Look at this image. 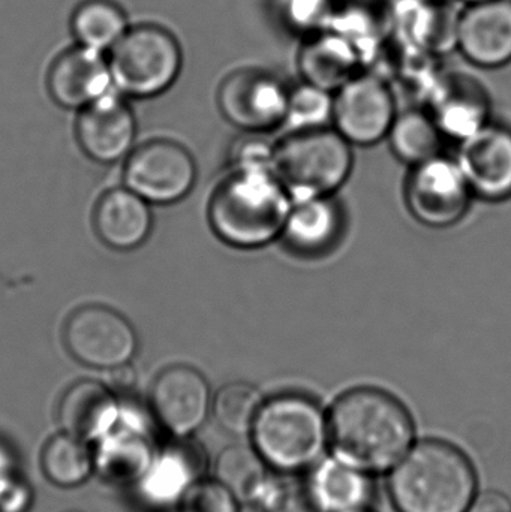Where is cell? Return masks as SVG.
<instances>
[{
  "label": "cell",
  "instance_id": "obj_32",
  "mask_svg": "<svg viewBox=\"0 0 511 512\" xmlns=\"http://www.w3.org/2000/svg\"><path fill=\"white\" fill-rule=\"evenodd\" d=\"M333 120V93L312 84L291 87L285 125L293 131L329 128Z\"/></svg>",
  "mask_w": 511,
  "mask_h": 512
},
{
  "label": "cell",
  "instance_id": "obj_10",
  "mask_svg": "<svg viewBox=\"0 0 511 512\" xmlns=\"http://www.w3.org/2000/svg\"><path fill=\"white\" fill-rule=\"evenodd\" d=\"M63 340L75 360L95 369L125 366L138 348L131 322L104 306L75 310L66 321Z\"/></svg>",
  "mask_w": 511,
  "mask_h": 512
},
{
  "label": "cell",
  "instance_id": "obj_7",
  "mask_svg": "<svg viewBox=\"0 0 511 512\" xmlns=\"http://www.w3.org/2000/svg\"><path fill=\"white\" fill-rule=\"evenodd\" d=\"M291 87L269 69L245 66L219 84L222 116L243 132H270L285 123Z\"/></svg>",
  "mask_w": 511,
  "mask_h": 512
},
{
  "label": "cell",
  "instance_id": "obj_6",
  "mask_svg": "<svg viewBox=\"0 0 511 512\" xmlns=\"http://www.w3.org/2000/svg\"><path fill=\"white\" fill-rule=\"evenodd\" d=\"M107 56L113 86L131 98L161 95L176 83L183 66L174 33L153 23L129 27Z\"/></svg>",
  "mask_w": 511,
  "mask_h": 512
},
{
  "label": "cell",
  "instance_id": "obj_28",
  "mask_svg": "<svg viewBox=\"0 0 511 512\" xmlns=\"http://www.w3.org/2000/svg\"><path fill=\"white\" fill-rule=\"evenodd\" d=\"M128 15L113 0H83L71 15L75 44L108 54L128 32Z\"/></svg>",
  "mask_w": 511,
  "mask_h": 512
},
{
  "label": "cell",
  "instance_id": "obj_26",
  "mask_svg": "<svg viewBox=\"0 0 511 512\" xmlns=\"http://www.w3.org/2000/svg\"><path fill=\"white\" fill-rule=\"evenodd\" d=\"M272 471L255 448L245 445L225 448L216 462V480L224 484L237 501L258 508L263 507L278 486L279 481Z\"/></svg>",
  "mask_w": 511,
  "mask_h": 512
},
{
  "label": "cell",
  "instance_id": "obj_17",
  "mask_svg": "<svg viewBox=\"0 0 511 512\" xmlns=\"http://www.w3.org/2000/svg\"><path fill=\"white\" fill-rule=\"evenodd\" d=\"M113 86L108 56L75 44L60 53L47 74L53 101L68 110H83L107 95Z\"/></svg>",
  "mask_w": 511,
  "mask_h": 512
},
{
  "label": "cell",
  "instance_id": "obj_39",
  "mask_svg": "<svg viewBox=\"0 0 511 512\" xmlns=\"http://www.w3.org/2000/svg\"><path fill=\"white\" fill-rule=\"evenodd\" d=\"M134 381V370H132L128 364L113 369V375H111V384H113V387L119 388V390H129V388H132V385H134Z\"/></svg>",
  "mask_w": 511,
  "mask_h": 512
},
{
  "label": "cell",
  "instance_id": "obj_19",
  "mask_svg": "<svg viewBox=\"0 0 511 512\" xmlns=\"http://www.w3.org/2000/svg\"><path fill=\"white\" fill-rule=\"evenodd\" d=\"M344 231V209L333 195H326L293 201L281 240L291 254L320 258L338 246Z\"/></svg>",
  "mask_w": 511,
  "mask_h": 512
},
{
  "label": "cell",
  "instance_id": "obj_11",
  "mask_svg": "<svg viewBox=\"0 0 511 512\" xmlns=\"http://www.w3.org/2000/svg\"><path fill=\"white\" fill-rule=\"evenodd\" d=\"M195 179L194 158L173 141H150L138 147L126 162L125 185L153 204L182 200L194 188Z\"/></svg>",
  "mask_w": 511,
  "mask_h": 512
},
{
  "label": "cell",
  "instance_id": "obj_9",
  "mask_svg": "<svg viewBox=\"0 0 511 512\" xmlns=\"http://www.w3.org/2000/svg\"><path fill=\"white\" fill-rule=\"evenodd\" d=\"M396 116L395 90L371 72L360 71L333 93V126L351 146L380 143Z\"/></svg>",
  "mask_w": 511,
  "mask_h": 512
},
{
  "label": "cell",
  "instance_id": "obj_4",
  "mask_svg": "<svg viewBox=\"0 0 511 512\" xmlns=\"http://www.w3.org/2000/svg\"><path fill=\"white\" fill-rule=\"evenodd\" d=\"M251 433L264 462L287 474L311 468L329 445L327 415L314 399L299 393L264 400Z\"/></svg>",
  "mask_w": 511,
  "mask_h": 512
},
{
  "label": "cell",
  "instance_id": "obj_16",
  "mask_svg": "<svg viewBox=\"0 0 511 512\" xmlns=\"http://www.w3.org/2000/svg\"><path fill=\"white\" fill-rule=\"evenodd\" d=\"M210 387L198 370L171 366L156 378L152 406L159 423L177 438L200 429L210 409Z\"/></svg>",
  "mask_w": 511,
  "mask_h": 512
},
{
  "label": "cell",
  "instance_id": "obj_33",
  "mask_svg": "<svg viewBox=\"0 0 511 512\" xmlns=\"http://www.w3.org/2000/svg\"><path fill=\"white\" fill-rule=\"evenodd\" d=\"M338 0H276V11L288 30L314 35L329 29Z\"/></svg>",
  "mask_w": 511,
  "mask_h": 512
},
{
  "label": "cell",
  "instance_id": "obj_41",
  "mask_svg": "<svg viewBox=\"0 0 511 512\" xmlns=\"http://www.w3.org/2000/svg\"><path fill=\"white\" fill-rule=\"evenodd\" d=\"M461 5H474V3L486 2V0H456Z\"/></svg>",
  "mask_w": 511,
  "mask_h": 512
},
{
  "label": "cell",
  "instance_id": "obj_43",
  "mask_svg": "<svg viewBox=\"0 0 511 512\" xmlns=\"http://www.w3.org/2000/svg\"><path fill=\"white\" fill-rule=\"evenodd\" d=\"M65 512H81V511H65Z\"/></svg>",
  "mask_w": 511,
  "mask_h": 512
},
{
  "label": "cell",
  "instance_id": "obj_3",
  "mask_svg": "<svg viewBox=\"0 0 511 512\" xmlns=\"http://www.w3.org/2000/svg\"><path fill=\"white\" fill-rule=\"evenodd\" d=\"M389 490L398 512H468L477 495V477L459 448L423 441L393 468Z\"/></svg>",
  "mask_w": 511,
  "mask_h": 512
},
{
  "label": "cell",
  "instance_id": "obj_21",
  "mask_svg": "<svg viewBox=\"0 0 511 512\" xmlns=\"http://www.w3.org/2000/svg\"><path fill=\"white\" fill-rule=\"evenodd\" d=\"M57 414L62 432L84 442L104 438L120 420L113 391L95 381L71 385L60 400Z\"/></svg>",
  "mask_w": 511,
  "mask_h": 512
},
{
  "label": "cell",
  "instance_id": "obj_27",
  "mask_svg": "<svg viewBox=\"0 0 511 512\" xmlns=\"http://www.w3.org/2000/svg\"><path fill=\"white\" fill-rule=\"evenodd\" d=\"M308 484L321 512L365 510L372 499L369 475L335 457L318 463Z\"/></svg>",
  "mask_w": 511,
  "mask_h": 512
},
{
  "label": "cell",
  "instance_id": "obj_35",
  "mask_svg": "<svg viewBox=\"0 0 511 512\" xmlns=\"http://www.w3.org/2000/svg\"><path fill=\"white\" fill-rule=\"evenodd\" d=\"M182 512H239V501L216 481H197L183 496Z\"/></svg>",
  "mask_w": 511,
  "mask_h": 512
},
{
  "label": "cell",
  "instance_id": "obj_15",
  "mask_svg": "<svg viewBox=\"0 0 511 512\" xmlns=\"http://www.w3.org/2000/svg\"><path fill=\"white\" fill-rule=\"evenodd\" d=\"M456 0H389L392 38L405 48L443 54L456 50Z\"/></svg>",
  "mask_w": 511,
  "mask_h": 512
},
{
  "label": "cell",
  "instance_id": "obj_38",
  "mask_svg": "<svg viewBox=\"0 0 511 512\" xmlns=\"http://www.w3.org/2000/svg\"><path fill=\"white\" fill-rule=\"evenodd\" d=\"M468 512H511V501L500 492H485L474 498Z\"/></svg>",
  "mask_w": 511,
  "mask_h": 512
},
{
  "label": "cell",
  "instance_id": "obj_42",
  "mask_svg": "<svg viewBox=\"0 0 511 512\" xmlns=\"http://www.w3.org/2000/svg\"><path fill=\"white\" fill-rule=\"evenodd\" d=\"M350 512H371V511H368V510H366V508H365V510H356V511H350Z\"/></svg>",
  "mask_w": 511,
  "mask_h": 512
},
{
  "label": "cell",
  "instance_id": "obj_14",
  "mask_svg": "<svg viewBox=\"0 0 511 512\" xmlns=\"http://www.w3.org/2000/svg\"><path fill=\"white\" fill-rule=\"evenodd\" d=\"M491 96L477 78L446 72L425 108L447 140L461 143L491 122Z\"/></svg>",
  "mask_w": 511,
  "mask_h": 512
},
{
  "label": "cell",
  "instance_id": "obj_18",
  "mask_svg": "<svg viewBox=\"0 0 511 512\" xmlns=\"http://www.w3.org/2000/svg\"><path fill=\"white\" fill-rule=\"evenodd\" d=\"M134 113L119 96L107 95L81 110L77 122V140L93 161L113 164L128 155L134 144Z\"/></svg>",
  "mask_w": 511,
  "mask_h": 512
},
{
  "label": "cell",
  "instance_id": "obj_1",
  "mask_svg": "<svg viewBox=\"0 0 511 512\" xmlns=\"http://www.w3.org/2000/svg\"><path fill=\"white\" fill-rule=\"evenodd\" d=\"M329 445L339 462L380 474L395 468L414 445V421L401 400L372 387L338 397L327 415Z\"/></svg>",
  "mask_w": 511,
  "mask_h": 512
},
{
  "label": "cell",
  "instance_id": "obj_13",
  "mask_svg": "<svg viewBox=\"0 0 511 512\" xmlns=\"http://www.w3.org/2000/svg\"><path fill=\"white\" fill-rule=\"evenodd\" d=\"M459 144L456 162L473 195L485 201L509 200L511 129L491 120Z\"/></svg>",
  "mask_w": 511,
  "mask_h": 512
},
{
  "label": "cell",
  "instance_id": "obj_29",
  "mask_svg": "<svg viewBox=\"0 0 511 512\" xmlns=\"http://www.w3.org/2000/svg\"><path fill=\"white\" fill-rule=\"evenodd\" d=\"M387 138L393 155L410 167L440 156L446 140L426 108L398 113Z\"/></svg>",
  "mask_w": 511,
  "mask_h": 512
},
{
  "label": "cell",
  "instance_id": "obj_37",
  "mask_svg": "<svg viewBox=\"0 0 511 512\" xmlns=\"http://www.w3.org/2000/svg\"><path fill=\"white\" fill-rule=\"evenodd\" d=\"M32 501L29 486L15 475H0V512H24Z\"/></svg>",
  "mask_w": 511,
  "mask_h": 512
},
{
  "label": "cell",
  "instance_id": "obj_40",
  "mask_svg": "<svg viewBox=\"0 0 511 512\" xmlns=\"http://www.w3.org/2000/svg\"><path fill=\"white\" fill-rule=\"evenodd\" d=\"M9 468H11V462H9V457L6 456L5 451L0 450V475L9 472Z\"/></svg>",
  "mask_w": 511,
  "mask_h": 512
},
{
  "label": "cell",
  "instance_id": "obj_30",
  "mask_svg": "<svg viewBox=\"0 0 511 512\" xmlns=\"http://www.w3.org/2000/svg\"><path fill=\"white\" fill-rule=\"evenodd\" d=\"M86 444L66 433L54 436L45 444L41 466L50 483L59 487H75L92 475L95 463Z\"/></svg>",
  "mask_w": 511,
  "mask_h": 512
},
{
  "label": "cell",
  "instance_id": "obj_25",
  "mask_svg": "<svg viewBox=\"0 0 511 512\" xmlns=\"http://www.w3.org/2000/svg\"><path fill=\"white\" fill-rule=\"evenodd\" d=\"M98 442L95 471L110 483H140L155 459L149 438L137 424L117 423Z\"/></svg>",
  "mask_w": 511,
  "mask_h": 512
},
{
  "label": "cell",
  "instance_id": "obj_12",
  "mask_svg": "<svg viewBox=\"0 0 511 512\" xmlns=\"http://www.w3.org/2000/svg\"><path fill=\"white\" fill-rule=\"evenodd\" d=\"M456 51L476 68L510 65L511 0L462 6L456 27Z\"/></svg>",
  "mask_w": 511,
  "mask_h": 512
},
{
  "label": "cell",
  "instance_id": "obj_24",
  "mask_svg": "<svg viewBox=\"0 0 511 512\" xmlns=\"http://www.w3.org/2000/svg\"><path fill=\"white\" fill-rule=\"evenodd\" d=\"M329 29L357 51L363 71L392 38L389 0H338Z\"/></svg>",
  "mask_w": 511,
  "mask_h": 512
},
{
  "label": "cell",
  "instance_id": "obj_36",
  "mask_svg": "<svg viewBox=\"0 0 511 512\" xmlns=\"http://www.w3.org/2000/svg\"><path fill=\"white\" fill-rule=\"evenodd\" d=\"M261 510L263 512H321L308 483H281V481L269 499L264 502Z\"/></svg>",
  "mask_w": 511,
  "mask_h": 512
},
{
  "label": "cell",
  "instance_id": "obj_22",
  "mask_svg": "<svg viewBox=\"0 0 511 512\" xmlns=\"http://www.w3.org/2000/svg\"><path fill=\"white\" fill-rule=\"evenodd\" d=\"M297 69L305 83L335 93L362 71V60L341 35L326 29L302 38Z\"/></svg>",
  "mask_w": 511,
  "mask_h": 512
},
{
  "label": "cell",
  "instance_id": "obj_34",
  "mask_svg": "<svg viewBox=\"0 0 511 512\" xmlns=\"http://www.w3.org/2000/svg\"><path fill=\"white\" fill-rule=\"evenodd\" d=\"M275 147L266 132H243L230 147L231 170L272 171Z\"/></svg>",
  "mask_w": 511,
  "mask_h": 512
},
{
  "label": "cell",
  "instance_id": "obj_5",
  "mask_svg": "<svg viewBox=\"0 0 511 512\" xmlns=\"http://www.w3.org/2000/svg\"><path fill=\"white\" fill-rule=\"evenodd\" d=\"M353 146L335 128L293 131L276 141L273 174L291 200L338 192L353 171Z\"/></svg>",
  "mask_w": 511,
  "mask_h": 512
},
{
  "label": "cell",
  "instance_id": "obj_8",
  "mask_svg": "<svg viewBox=\"0 0 511 512\" xmlns=\"http://www.w3.org/2000/svg\"><path fill=\"white\" fill-rule=\"evenodd\" d=\"M404 197L419 224L444 230L465 218L474 195L456 159L440 155L411 167Z\"/></svg>",
  "mask_w": 511,
  "mask_h": 512
},
{
  "label": "cell",
  "instance_id": "obj_31",
  "mask_svg": "<svg viewBox=\"0 0 511 512\" xmlns=\"http://www.w3.org/2000/svg\"><path fill=\"white\" fill-rule=\"evenodd\" d=\"M257 387L248 382H230L219 388L213 399L216 420L227 432L245 435L251 432L252 424L263 405Z\"/></svg>",
  "mask_w": 511,
  "mask_h": 512
},
{
  "label": "cell",
  "instance_id": "obj_23",
  "mask_svg": "<svg viewBox=\"0 0 511 512\" xmlns=\"http://www.w3.org/2000/svg\"><path fill=\"white\" fill-rule=\"evenodd\" d=\"M152 224L147 201L129 189H114L102 195L93 215L99 239L116 251H132L143 245Z\"/></svg>",
  "mask_w": 511,
  "mask_h": 512
},
{
  "label": "cell",
  "instance_id": "obj_20",
  "mask_svg": "<svg viewBox=\"0 0 511 512\" xmlns=\"http://www.w3.org/2000/svg\"><path fill=\"white\" fill-rule=\"evenodd\" d=\"M206 454L197 442L179 438L155 456L140 481L141 493L152 504L170 505L182 501L185 493L201 480Z\"/></svg>",
  "mask_w": 511,
  "mask_h": 512
},
{
  "label": "cell",
  "instance_id": "obj_2",
  "mask_svg": "<svg viewBox=\"0 0 511 512\" xmlns=\"http://www.w3.org/2000/svg\"><path fill=\"white\" fill-rule=\"evenodd\" d=\"M290 194L267 170H231L209 201V224L225 245L260 249L281 239Z\"/></svg>",
  "mask_w": 511,
  "mask_h": 512
}]
</instances>
